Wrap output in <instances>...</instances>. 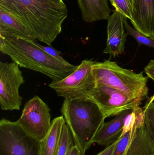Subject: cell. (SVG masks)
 Masks as SVG:
<instances>
[{"label": "cell", "instance_id": "cell-4", "mask_svg": "<svg viewBox=\"0 0 154 155\" xmlns=\"http://www.w3.org/2000/svg\"><path fill=\"white\" fill-rule=\"evenodd\" d=\"M92 73L96 83L105 85L134 98H147L148 78L143 72L136 73L120 67L115 62L105 60L95 62Z\"/></svg>", "mask_w": 154, "mask_h": 155}, {"label": "cell", "instance_id": "cell-16", "mask_svg": "<svg viewBox=\"0 0 154 155\" xmlns=\"http://www.w3.org/2000/svg\"><path fill=\"white\" fill-rule=\"evenodd\" d=\"M0 33L34 40L30 30L21 22L0 7Z\"/></svg>", "mask_w": 154, "mask_h": 155}, {"label": "cell", "instance_id": "cell-28", "mask_svg": "<svg viewBox=\"0 0 154 155\" xmlns=\"http://www.w3.org/2000/svg\"><path fill=\"white\" fill-rule=\"evenodd\" d=\"M152 38L153 39H154V34H153V35L152 36Z\"/></svg>", "mask_w": 154, "mask_h": 155}, {"label": "cell", "instance_id": "cell-26", "mask_svg": "<svg viewBox=\"0 0 154 155\" xmlns=\"http://www.w3.org/2000/svg\"><path fill=\"white\" fill-rule=\"evenodd\" d=\"M49 1L56 3L59 4L65 5L62 0H49Z\"/></svg>", "mask_w": 154, "mask_h": 155}, {"label": "cell", "instance_id": "cell-12", "mask_svg": "<svg viewBox=\"0 0 154 155\" xmlns=\"http://www.w3.org/2000/svg\"><path fill=\"white\" fill-rule=\"evenodd\" d=\"M133 110L124 111L116 116L109 122H105L94 137L93 143H96L99 145L107 147L120 139L126 118Z\"/></svg>", "mask_w": 154, "mask_h": 155}, {"label": "cell", "instance_id": "cell-5", "mask_svg": "<svg viewBox=\"0 0 154 155\" xmlns=\"http://www.w3.org/2000/svg\"><path fill=\"white\" fill-rule=\"evenodd\" d=\"M0 155H40V143L16 122L0 121Z\"/></svg>", "mask_w": 154, "mask_h": 155}, {"label": "cell", "instance_id": "cell-29", "mask_svg": "<svg viewBox=\"0 0 154 155\" xmlns=\"http://www.w3.org/2000/svg\"></svg>", "mask_w": 154, "mask_h": 155}, {"label": "cell", "instance_id": "cell-3", "mask_svg": "<svg viewBox=\"0 0 154 155\" xmlns=\"http://www.w3.org/2000/svg\"><path fill=\"white\" fill-rule=\"evenodd\" d=\"M61 111L71 133L74 145L81 155H85L105 122L104 114L88 96L65 98Z\"/></svg>", "mask_w": 154, "mask_h": 155}, {"label": "cell", "instance_id": "cell-27", "mask_svg": "<svg viewBox=\"0 0 154 155\" xmlns=\"http://www.w3.org/2000/svg\"><path fill=\"white\" fill-rule=\"evenodd\" d=\"M128 1H129V3H130V5H131L133 11V5H134V2H133V0H128Z\"/></svg>", "mask_w": 154, "mask_h": 155}, {"label": "cell", "instance_id": "cell-11", "mask_svg": "<svg viewBox=\"0 0 154 155\" xmlns=\"http://www.w3.org/2000/svg\"><path fill=\"white\" fill-rule=\"evenodd\" d=\"M134 28L147 37L154 34V0H133Z\"/></svg>", "mask_w": 154, "mask_h": 155}, {"label": "cell", "instance_id": "cell-24", "mask_svg": "<svg viewBox=\"0 0 154 155\" xmlns=\"http://www.w3.org/2000/svg\"><path fill=\"white\" fill-rule=\"evenodd\" d=\"M119 139L116 141L115 143L107 147L103 151H101L96 155H112L115 149L117 146L118 143L119 142Z\"/></svg>", "mask_w": 154, "mask_h": 155}, {"label": "cell", "instance_id": "cell-17", "mask_svg": "<svg viewBox=\"0 0 154 155\" xmlns=\"http://www.w3.org/2000/svg\"><path fill=\"white\" fill-rule=\"evenodd\" d=\"M136 120L133 128L122 136L112 155H124L128 146L135 136L138 127L145 122L144 110L140 107L135 108Z\"/></svg>", "mask_w": 154, "mask_h": 155}, {"label": "cell", "instance_id": "cell-23", "mask_svg": "<svg viewBox=\"0 0 154 155\" xmlns=\"http://www.w3.org/2000/svg\"><path fill=\"white\" fill-rule=\"evenodd\" d=\"M144 71L147 77L154 82V60H151L145 67Z\"/></svg>", "mask_w": 154, "mask_h": 155}, {"label": "cell", "instance_id": "cell-22", "mask_svg": "<svg viewBox=\"0 0 154 155\" xmlns=\"http://www.w3.org/2000/svg\"><path fill=\"white\" fill-rule=\"evenodd\" d=\"M35 43H36V45H37V46L41 48L45 52L47 53L48 54L50 55V56H52L53 58L57 59V60L62 62L64 63H69L66 60L63 59L62 56H61V53L59 51L55 50L54 48L52 47L51 45H48V46H43V45H41L38 43L36 41H35Z\"/></svg>", "mask_w": 154, "mask_h": 155}, {"label": "cell", "instance_id": "cell-2", "mask_svg": "<svg viewBox=\"0 0 154 155\" xmlns=\"http://www.w3.org/2000/svg\"><path fill=\"white\" fill-rule=\"evenodd\" d=\"M35 41L0 33V51L8 55L20 67L41 73L53 82L62 80L77 68L49 55L36 45Z\"/></svg>", "mask_w": 154, "mask_h": 155}, {"label": "cell", "instance_id": "cell-20", "mask_svg": "<svg viewBox=\"0 0 154 155\" xmlns=\"http://www.w3.org/2000/svg\"><path fill=\"white\" fill-rule=\"evenodd\" d=\"M74 145L70 131L67 124H64L59 147L57 155H68L70 150Z\"/></svg>", "mask_w": 154, "mask_h": 155}, {"label": "cell", "instance_id": "cell-15", "mask_svg": "<svg viewBox=\"0 0 154 155\" xmlns=\"http://www.w3.org/2000/svg\"><path fill=\"white\" fill-rule=\"evenodd\" d=\"M124 155H154V144L146 128L145 122L140 125Z\"/></svg>", "mask_w": 154, "mask_h": 155}, {"label": "cell", "instance_id": "cell-8", "mask_svg": "<svg viewBox=\"0 0 154 155\" xmlns=\"http://www.w3.org/2000/svg\"><path fill=\"white\" fill-rule=\"evenodd\" d=\"M50 111L49 106L35 96L26 102L21 115L16 122L28 135L40 142L50 128Z\"/></svg>", "mask_w": 154, "mask_h": 155}, {"label": "cell", "instance_id": "cell-6", "mask_svg": "<svg viewBox=\"0 0 154 155\" xmlns=\"http://www.w3.org/2000/svg\"><path fill=\"white\" fill-rule=\"evenodd\" d=\"M95 63L92 60H84L71 74L60 81H52L49 86L55 90L58 96L64 98L87 95L96 85L92 73Z\"/></svg>", "mask_w": 154, "mask_h": 155}, {"label": "cell", "instance_id": "cell-19", "mask_svg": "<svg viewBox=\"0 0 154 155\" xmlns=\"http://www.w3.org/2000/svg\"><path fill=\"white\" fill-rule=\"evenodd\" d=\"M127 19L123 15V21L127 35L134 37L138 45H145L154 49V39L152 37H147L135 28H132L127 22Z\"/></svg>", "mask_w": 154, "mask_h": 155}, {"label": "cell", "instance_id": "cell-9", "mask_svg": "<svg viewBox=\"0 0 154 155\" xmlns=\"http://www.w3.org/2000/svg\"><path fill=\"white\" fill-rule=\"evenodd\" d=\"M16 63L0 62V105L2 110H20L22 97L20 86L25 83Z\"/></svg>", "mask_w": 154, "mask_h": 155}, {"label": "cell", "instance_id": "cell-10", "mask_svg": "<svg viewBox=\"0 0 154 155\" xmlns=\"http://www.w3.org/2000/svg\"><path fill=\"white\" fill-rule=\"evenodd\" d=\"M106 47L103 53L115 57L124 52L127 34L125 32L123 15L115 10L108 19Z\"/></svg>", "mask_w": 154, "mask_h": 155}, {"label": "cell", "instance_id": "cell-1", "mask_svg": "<svg viewBox=\"0 0 154 155\" xmlns=\"http://www.w3.org/2000/svg\"><path fill=\"white\" fill-rule=\"evenodd\" d=\"M0 7L27 27L34 40L51 45L68 15L66 5L49 0H0Z\"/></svg>", "mask_w": 154, "mask_h": 155}, {"label": "cell", "instance_id": "cell-13", "mask_svg": "<svg viewBox=\"0 0 154 155\" xmlns=\"http://www.w3.org/2000/svg\"><path fill=\"white\" fill-rule=\"evenodd\" d=\"M66 124L63 116L54 118L48 134L40 143V155H57L63 126Z\"/></svg>", "mask_w": 154, "mask_h": 155}, {"label": "cell", "instance_id": "cell-25", "mask_svg": "<svg viewBox=\"0 0 154 155\" xmlns=\"http://www.w3.org/2000/svg\"><path fill=\"white\" fill-rule=\"evenodd\" d=\"M81 153L79 149L74 145L71 147L68 155H81Z\"/></svg>", "mask_w": 154, "mask_h": 155}, {"label": "cell", "instance_id": "cell-18", "mask_svg": "<svg viewBox=\"0 0 154 155\" xmlns=\"http://www.w3.org/2000/svg\"><path fill=\"white\" fill-rule=\"evenodd\" d=\"M147 99L143 107L144 110L145 125L154 144V94Z\"/></svg>", "mask_w": 154, "mask_h": 155}, {"label": "cell", "instance_id": "cell-21", "mask_svg": "<svg viewBox=\"0 0 154 155\" xmlns=\"http://www.w3.org/2000/svg\"><path fill=\"white\" fill-rule=\"evenodd\" d=\"M115 10L120 12L124 16L133 20V11L128 0H109Z\"/></svg>", "mask_w": 154, "mask_h": 155}, {"label": "cell", "instance_id": "cell-14", "mask_svg": "<svg viewBox=\"0 0 154 155\" xmlns=\"http://www.w3.org/2000/svg\"><path fill=\"white\" fill-rule=\"evenodd\" d=\"M83 20L93 22L100 20H108L111 9L108 0H77Z\"/></svg>", "mask_w": 154, "mask_h": 155}, {"label": "cell", "instance_id": "cell-7", "mask_svg": "<svg viewBox=\"0 0 154 155\" xmlns=\"http://www.w3.org/2000/svg\"><path fill=\"white\" fill-rule=\"evenodd\" d=\"M100 108L105 117L116 116L124 111L140 107L143 101L142 98H134L126 94L99 83L87 95Z\"/></svg>", "mask_w": 154, "mask_h": 155}]
</instances>
